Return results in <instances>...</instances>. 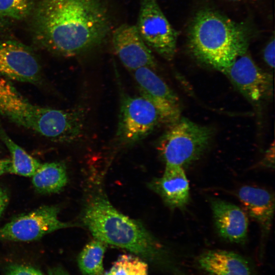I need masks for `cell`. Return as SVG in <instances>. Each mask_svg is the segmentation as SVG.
I'll list each match as a JSON object with an SVG mask.
<instances>
[{
	"mask_svg": "<svg viewBox=\"0 0 275 275\" xmlns=\"http://www.w3.org/2000/svg\"><path fill=\"white\" fill-rule=\"evenodd\" d=\"M37 43L55 54L75 57L101 44L111 28L101 0H42L35 11Z\"/></svg>",
	"mask_w": 275,
	"mask_h": 275,
	"instance_id": "cell-1",
	"label": "cell"
},
{
	"mask_svg": "<svg viewBox=\"0 0 275 275\" xmlns=\"http://www.w3.org/2000/svg\"><path fill=\"white\" fill-rule=\"evenodd\" d=\"M82 221L95 239L125 249L147 263L180 274L160 242L140 222L118 211L101 190L89 195Z\"/></svg>",
	"mask_w": 275,
	"mask_h": 275,
	"instance_id": "cell-2",
	"label": "cell"
},
{
	"mask_svg": "<svg viewBox=\"0 0 275 275\" xmlns=\"http://www.w3.org/2000/svg\"><path fill=\"white\" fill-rule=\"evenodd\" d=\"M0 115L55 142L75 141L82 135L85 129L86 109L83 106L60 109L34 104L9 80L1 77Z\"/></svg>",
	"mask_w": 275,
	"mask_h": 275,
	"instance_id": "cell-3",
	"label": "cell"
},
{
	"mask_svg": "<svg viewBox=\"0 0 275 275\" xmlns=\"http://www.w3.org/2000/svg\"><path fill=\"white\" fill-rule=\"evenodd\" d=\"M249 40L245 24L209 9L196 13L188 32L193 56L224 74L239 56L248 51Z\"/></svg>",
	"mask_w": 275,
	"mask_h": 275,
	"instance_id": "cell-4",
	"label": "cell"
},
{
	"mask_svg": "<svg viewBox=\"0 0 275 275\" xmlns=\"http://www.w3.org/2000/svg\"><path fill=\"white\" fill-rule=\"evenodd\" d=\"M167 126L157 145L165 165L183 168L196 161L208 148L213 134L210 127L184 117Z\"/></svg>",
	"mask_w": 275,
	"mask_h": 275,
	"instance_id": "cell-5",
	"label": "cell"
},
{
	"mask_svg": "<svg viewBox=\"0 0 275 275\" xmlns=\"http://www.w3.org/2000/svg\"><path fill=\"white\" fill-rule=\"evenodd\" d=\"M116 141L123 146L132 145L150 134L160 122L158 113L149 100L120 93Z\"/></svg>",
	"mask_w": 275,
	"mask_h": 275,
	"instance_id": "cell-6",
	"label": "cell"
},
{
	"mask_svg": "<svg viewBox=\"0 0 275 275\" xmlns=\"http://www.w3.org/2000/svg\"><path fill=\"white\" fill-rule=\"evenodd\" d=\"M138 32L147 45L168 61L176 51L178 32L172 26L157 0H140Z\"/></svg>",
	"mask_w": 275,
	"mask_h": 275,
	"instance_id": "cell-7",
	"label": "cell"
},
{
	"mask_svg": "<svg viewBox=\"0 0 275 275\" xmlns=\"http://www.w3.org/2000/svg\"><path fill=\"white\" fill-rule=\"evenodd\" d=\"M59 211L56 205H45L17 216L0 227V240L32 241L57 230L76 226L60 221Z\"/></svg>",
	"mask_w": 275,
	"mask_h": 275,
	"instance_id": "cell-8",
	"label": "cell"
},
{
	"mask_svg": "<svg viewBox=\"0 0 275 275\" xmlns=\"http://www.w3.org/2000/svg\"><path fill=\"white\" fill-rule=\"evenodd\" d=\"M224 74L254 104H259L272 94V75L260 68L248 53V51L239 56Z\"/></svg>",
	"mask_w": 275,
	"mask_h": 275,
	"instance_id": "cell-9",
	"label": "cell"
},
{
	"mask_svg": "<svg viewBox=\"0 0 275 275\" xmlns=\"http://www.w3.org/2000/svg\"><path fill=\"white\" fill-rule=\"evenodd\" d=\"M40 61L32 49L14 40L0 41V77L33 84L42 79Z\"/></svg>",
	"mask_w": 275,
	"mask_h": 275,
	"instance_id": "cell-10",
	"label": "cell"
},
{
	"mask_svg": "<svg viewBox=\"0 0 275 275\" xmlns=\"http://www.w3.org/2000/svg\"><path fill=\"white\" fill-rule=\"evenodd\" d=\"M131 72L141 96L156 108L161 123L168 126L181 117L177 95L153 69L143 67Z\"/></svg>",
	"mask_w": 275,
	"mask_h": 275,
	"instance_id": "cell-11",
	"label": "cell"
},
{
	"mask_svg": "<svg viewBox=\"0 0 275 275\" xmlns=\"http://www.w3.org/2000/svg\"><path fill=\"white\" fill-rule=\"evenodd\" d=\"M112 42L117 57L130 72L143 67L156 69V60L135 25L124 23L118 26L113 33Z\"/></svg>",
	"mask_w": 275,
	"mask_h": 275,
	"instance_id": "cell-12",
	"label": "cell"
},
{
	"mask_svg": "<svg viewBox=\"0 0 275 275\" xmlns=\"http://www.w3.org/2000/svg\"><path fill=\"white\" fill-rule=\"evenodd\" d=\"M215 227L223 239L243 243L248 237V215L244 209L230 202L213 199L210 202Z\"/></svg>",
	"mask_w": 275,
	"mask_h": 275,
	"instance_id": "cell-13",
	"label": "cell"
},
{
	"mask_svg": "<svg viewBox=\"0 0 275 275\" xmlns=\"http://www.w3.org/2000/svg\"><path fill=\"white\" fill-rule=\"evenodd\" d=\"M150 184L171 208L182 209L189 201V181L183 168L180 166L165 165L162 175L153 180Z\"/></svg>",
	"mask_w": 275,
	"mask_h": 275,
	"instance_id": "cell-14",
	"label": "cell"
},
{
	"mask_svg": "<svg viewBox=\"0 0 275 275\" xmlns=\"http://www.w3.org/2000/svg\"><path fill=\"white\" fill-rule=\"evenodd\" d=\"M237 196L244 210L259 225L262 240L268 236L271 229L274 211V198L268 190L245 185L237 192Z\"/></svg>",
	"mask_w": 275,
	"mask_h": 275,
	"instance_id": "cell-15",
	"label": "cell"
},
{
	"mask_svg": "<svg viewBox=\"0 0 275 275\" xmlns=\"http://www.w3.org/2000/svg\"><path fill=\"white\" fill-rule=\"evenodd\" d=\"M199 267L210 275H254L249 262L233 252L214 250L198 258Z\"/></svg>",
	"mask_w": 275,
	"mask_h": 275,
	"instance_id": "cell-16",
	"label": "cell"
},
{
	"mask_svg": "<svg viewBox=\"0 0 275 275\" xmlns=\"http://www.w3.org/2000/svg\"><path fill=\"white\" fill-rule=\"evenodd\" d=\"M31 177L35 190L42 194L59 193L68 181L66 166L61 162L41 163Z\"/></svg>",
	"mask_w": 275,
	"mask_h": 275,
	"instance_id": "cell-17",
	"label": "cell"
},
{
	"mask_svg": "<svg viewBox=\"0 0 275 275\" xmlns=\"http://www.w3.org/2000/svg\"><path fill=\"white\" fill-rule=\"evenodd\" d=\"M0 139L11 155L10 173L24 177H32L40 167L41 162L15 143L1 127Z\"/></svg>",
	"mask_w": 275,
	"mask_h": 275,
	"instance_id": "cell-18",
	"label": "cell"
},
{
	"mask_svg": "<svg viewBox=\"0 0 275 275\" xmlns=\"http://www.w3.org/2000/svg\"><path fill=\"white\" fill-rule=\"evenodd\" d=\"M106 244L95 239L88 243L79 253L77 262L84 275H103V259Z\"/></svg>",
	"mask_w": 275,
	"mask_h": 275,
	"instance_id": "cell-19",
	"label": "cell"
},
{
	"mask_svg": "<svg viewBox=\"0 0 275 275\" xmlns=\"http://www.w3.org/2000/svg\"><path fill=\"white\" fill-rule=\"evenodd\" d=\"M148 263L133 254L120 255L103 275H148Z\"/></svg>",
	"mask_w": 275,
	"mask_h": 275,
	"instance_id": "cell-20",
	"label": "cell"
},
{
	"mask_svg": "<svg viewBox=\"0 0 275 275\" xmlns=\"http://www.w3.org/2000/svg\"><path fill=\"white\" fill-rule=\"evenodd\" d=\"M32 8V0H0V16L7 19H23Z\"/></svg>",
	"mask_w": 275,
	"mask_h": 275,
	"instance_id": "cell-21",
	"label": "cell"
},
{
	"mask_svg": "<svg viewBox=\"0 0 275 275\" xmlns=\"http://www.w3.org/2000/svg\"><path fill=\"white\" fill-rule=\"evenodd\" d=\"M6 275H44L40 270L31 266L20 264H10L6 268Z\"/></svg>",
	"mask_w": 275,
	"mask_h": 275,
	"instance_id": "cell-22",
	"label": "cell"
},
{
	"mask_svg": "<svg viewBox=\"0 0 275 275\" xmlns=\"http://www.w3.org/2000/svg\"><path fill=\"white\" fill-rule=\"evenodd\" d=\"M274 36L268 42L263 51V59L267 65L272 69L274 67Z\"/></svg>",
	"mask_w": 275,
	"mask_h": 275,
	"instance_id": "cell-23",
	"label": "cell"
},
{
	"mask_svg": "<svg viewBox=\"0 0 275 275\" xmlns=\"http://www.w3.org/2000/svg\"><path fill=\"white\" fill-rule=\"evenodd\" d=\"M274 143L266 152V153L262 160L260 164L263 167L268 168H274Z\"/></svg>",
	"mask_w": 275,
	"mask_h": 275,
	"instance_id": "cell-24",
	"label": "cell"
},
{
	"mask_svg": "<svg viewBox=\"0 0 275 275\" xmlns=\"http://www.w3.org/2000/svg\"><path fill=\"white\" fill-rule=\"evenodd\" d=\"M9 201V196L7 191L0 186V217L6 208Z\"/></svg>",
	"mask_w": 275,
	"mask_h": 275,
	"instance_id": "cell-25",
	"label": "cell"
},
{
	"mask_svg": "<svg viewBox=\"0 0 275 275\" xmlns=\"http://www.w3.org/2000/svg\"><path fill=\"white\" fill-rule=\"evenodd\" d=\"M11 166V159H0V176L10 173Z\"/></svg>",
	"mask_w": 275,
	"mask_h": 275,
	"instance_id": "cell-26",
	"label": "cell"
},
{
	"mask_svg": "<svg viewBox=\"0 0 275 275\" xmlns=\"http://www.w3.org/2000/svg\"><path fill=\"white\" fill-rule=\"evenodd\" d=\"M49 275H70L63 269L60 267L51 269L49 273Z\"/></svg>",
	"mask_w": 275,
	"mask_h": 275,
	"instance_id": "cell-27",
	"label": "cell"
},
{
	"mask_svg": "<svg viewBox=\"0 0 275 275\" xmlns=\"http://www.w3.org/2000/svg\"><path fill=\"white\" fill-rule=\"evenodd\" d=\"M8 20L0 16V32L6 28V26L8 24Z\"/></svg>",
	"mask_w": 275,
	"mask_h": 275,
	"instance_id": "cell-28",
	"label": "cell"
},
{
	"mask_svg": "<svg viewBox=\"0 0 275 275\" xmlns=\"http://www.w3.org/2000/svg\"><path fill=\"white\" fill-rule=\"evenodd\" d=\"M228 1H233V2H236V1H239L240 0H228Z\"/></svg>",
	"mask_w": 275,
	"mask_h": 275,
	"instance_id": "cell-29",
	"label": "cell"
}]
</instances>
